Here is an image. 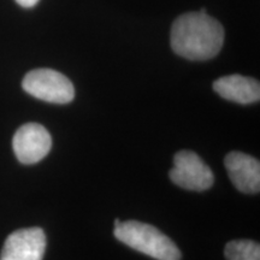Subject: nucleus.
Returning a JSON list of instances; mask_svg holds the SVG:
<instances>
[{"label":"nucleus","instance_id":"obj_8","mask_svg":"<svg viewBox=\"0 0 260 260\" xmlns=\"http://www.w3.org/2000/svg\"><path fill=\"white\" fill-rule=\"evenodd\" d=\"M213 89L223 99L237 104L258 103L260 99V84L256 80L242 75H229L213 82Z\"/></svg>","mask_w":260,"mask_h":260},{"label":"nucleus","instance_id":"obj_3","mask_svg":"<svg viewBox=\"0 0 260 260\" xmlns=\"http://www.w3.org/2000/svg\"><path fill=\"white\" fill-rule=\"evenodd\" d=\"M22 87L31 96L52 104H68L75 98L71 81L52 69L31 70L25 75Z\"/></svg>","mask_w":260,"mask_h":260},{"label":"nucleus","instance_id":"obj_9","mask_svg":"<svg viewBox=\"0 0 260 260\" xmlns=\"http://www.w3.org/2000/svg\"><path fill=\"white\" fill-rule=\"evenodd\" d=\"M226 260H260V246L249 240L230 241L224 249Z\"/></svg>","mask_w":260,"mask_h":260},{"label":"nucleus","instance_id":"obj_10","mask_svg":"<svg viewBox=\"0 0 260 260\" xmlns=\"http://www.w3.org/2000/svg\"><path fill=\"white\" fill-rule=\"evenodd\" d=\"M17 2V4H19L22 6V8H32V6H35L39 3V0H16Z\"/></svg>","mask_w":260,"mask_h":260},{"label":"nucleus","instance_id":"obj_1","mask_svg":"<svg viewBox=\"0 0 260 260\" xmlns=\"http://www.w3.org/2000/svg\"><path fill=\"white\" fill-rule=\"evenodd\" d=\"M223 42V25L206 12L182 15L172 24L171 47L186 59H211L222 50Z\"/></svg>","mask_w":260,"mask_h":260},{"label":"nucleus","instance_id":"obj_2","mask_svg":"<svg viewBox=\"0 0 260 260\" xmlns=\"http://www.w3.org/2000/svg\"><path fill=\"white\" fill-rule=\"evenodd\" d=\"M113 234L118 241L153 259L181 260V252L175 242L151 224L116 219Z\"/></svg>","mask_w":260,"mask_h":260},{"label":"nucleus","instance_id":"obj_6","mask_svg":"<svg viewBox=\"0 0 260 260\" xmlns=\"http://www.w3.org/2000/svg\"><path fill=\"white\" fill-rule=\"evenodd\" d=\"M46 236L41 228H27L10 234L3 247L0 260H42Z\"/></svg>","mask_w":260,"mask_h":260},{"label":"nucleus","instance_id":"obj_4","mask_svg":"<svg viewBox=\"0 0 260 260\" xmlns=\"http://www.w3.org/2000/svg\"><path fill=\"white\" fill-rule=\"evenodd\" d=\"M169 176L176 186L195 191L210 189L214 182L212 170L191 151H181L175 154L174 168Z\"/></svg>","mask_w":260,"mask_h":260},{"label":"nucleus","instance_id":"obj_7","mask_svg":"<svg viewBox=\"0 0 260 260\" xmlns=\"http://www.w3.org/2000/svg\"><path fill=\"white\" fill-rule=\"evenodd\" d=\"M233 184L241 193L256 194L260 190V162L241 152H230L224 159Z\"/></svg>","mask_w":260,"mask_h":260},{"label":"nucleus","instance_id":"obj_5","mask_svg":"<svg viewBox=\"0 0 260 260\" xmlns=\"http://www.w3.org/2000/svg\"><path fill=\"white\" fill-rule=\"evenodd\" d=\"M12 147L19 162L24 165L37 164L50 153L52 138L45 126L28 123L16 132Z\"/></svg>","mask_w":260,"mask_h":260}]
</instances>
